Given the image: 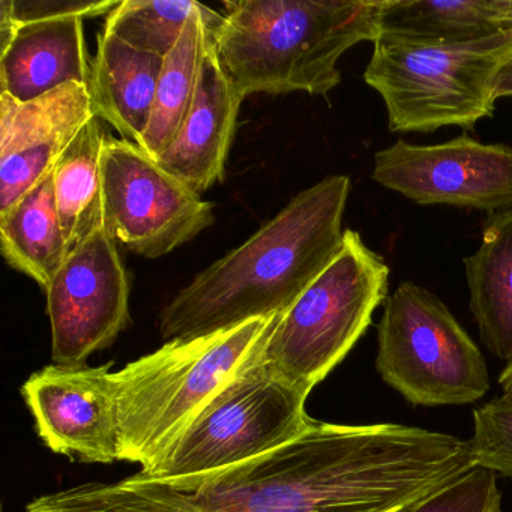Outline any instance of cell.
I'll return each mask as SVG.
<instances>
[{"label":"cell","instance_id":"cell-5","mask_svg":"<svg viewBox=\"0 0 512 512\" xmlns=\"http://www.w3.org/2000/svg\"><path fill=\"white\" fill-rule=\"evenodd\" d=\"M511 59L512 29L454 43L380 32L364 82L382 98L392 133L470 128L493 116L497 76Z\"/></svg>","mask_w":512,"mask_h":512},{"label":"cell","instance_id":"cell-24","mask_svg":"<svg viewBox=\"0 0 512 512\" xmlns=\"http://www.w3.org/2000/svg\"><path fill=\"white\" fill-rule=\"evenodd\" d=\"M403 512H502L497 475L475 466Z\"/></svg>","mask_w":512,"mask_h":512},{"label":"cell","instance_id":"cell-17","mask_svg":"<svg viewBox=\"0 0 512 512\" xmlns=\"http://www.w3.org/2000/svg\"><path fill=\"white\" fill-rule=\"evenodd\" d=\"M469 305L482 343L512 364V208L491 214L481 245L464 257Z\"/></svg>","mask_w":512,"mask_h":512},{"label":"cell","instance_id":"cell-1","mask_svg":"<svg viewBox=\"0 0 512 512\" xmlns=\"http://www.w3.org/2000/svg\"><path fill=\"white\" fill-rule=\"evenodd\" d=\"M473 467L469 440L451 434L314 419L292 442L218 472L89 482L28 512H403Z\"/></svg>","mask_w":512,"mask_h":512},{"label":"cell","instance_id":"cell-23","mask_svg":"<svg viewBox=\"0 0 512 512\" xmlns=\"http://www.w3.org/2000/svg\"><path fill=\"white\" fill-rule=\"evenodd\" d=\"M469 445L475 466L512 478V397L500 395L473 412Z\"/></svg>","mask_w":512,"mask_h":512},{"label":"cell","instance_id":"cell-19","mask_svg":"<svg viewBox=\"0 0 512 512\" xmlns=\"http://www.w3.org/2000/svg\"><path fill=\"white\" fill-rule=\"evenodd\" d=\"M0 248L11 268L44 290L58 274L68 250L56 209L53 172L0 214Z\"/></svg>","mask_w":512,"mask_h":512},{"label":"cell","instance_id":"cell-26","mask_svg":"<svg viewBox=\"0 0 512 512\" xmlns=\"http://www.w3.org/2000/svg\"><path fill=\"white\" fill-rule=\"evenodd\" d=\"M494 94L497 100L500 98H512V59L500 70L497 76Z\"/></svg>","mask_w":512,"mask_h":512},{"label":"cell","instance_id":"cell-10","mask_svg":"<svg viewBox=\"0 0 512 512\" xmlns=\"http://www.w3.org/2000/svg\"><path fill=\"white\" fill-rule=\"evenodd\" d=\"M371 178L422 206L496 214L512 208V148L467 134L436 145L400 139L374 155Z\"/></svg>","mask_w":512,"mask_h":512},{"label":"cell","instance_id":"cell-18","mask_svg":"<svg viewBox=\"0 0 512 512\" xmlns=\"http://www.w3.org/2000/svg\"><path fill=\"white\" fill-rule=\"evenodd\" d=\"M223 20V14L203 7L188 20L181 40L164 58L151 122L139 145L154 160L167 151L187 121L212 34Z\"/></svg>","mask_w":512,"mask_h":512},{"label":"cell","instance_id":"cell-6","mask_svg":"<svg viewBox=\"0 0 512 512\" xmlns=\"http://www.w3.org/2000/svg\"><path fill=\"white\" fill-rule=\"evenodd\" d=\"M391 269L355 230L257 346L269 370L313 391L346 358L388 298Z\"/></svg>","mask_w":512,"mask_h":512},{"label":"cell","instance_id":"cell-25","mask_svg":"<svg viewBox=\"0 0 512 512\" xmlns=\"http://www.w3.org/2000/svg\"><path fill=\"white\" fill-rule=\"evenodd\" d=\"M122 0H0V13L7 14L14 23L44 22L58 19H94L109 16Z\"/></svg>","mask_w":512,"mask_h":512},{"label":"cell","instance_id":"cell-13","mask_svg":"<svg viewBox=\"0 0 512 512\" xmlns=\"http://www.w3.org/2000/svg\"><path fill=\"white\" fill-rule=\"evenodd\" d=\"M95 118L88 86H62L29 103L0 94V214L55 170Z\"/></svg>","mask_w":512,"mask_h":512},{"label":"cell","instance_id":"cell-20","mask_svg":"<svg viewBox=\"0 0 512 512\" xmlns=\"http://www.w3.org/2000/svg\"><path fill=\"white\" fill-rule=\"evenodd\" d=\"M512 29V0H383L380 32L433 41H476Z\"/></svg>","mask_w":512,"mask_h":512},{"label":"cell","instance_id":"cell-7","mask_svg":"<svg viewBox=\"0 0 512 512\" xmlns=\"http://www.w3.org/2000/svg\"><path fill=\"white\" fill-rule=\"evenodd\" d=\"M256 350L157 466L140 476L178 481L218 472L292 442L313 424L305 410L310 392L269 370Z\"/></svg>","mask_w":512,"mask_h":512},{"label":"cell","instance_id":"cell-22","mask_svg":"<svg viewBox=\"0 0 512 512\" xmlns=\"http://www.w3.org/2000/svg\"><path fill=\"white\" fill-rule=\"evenodd\" d=\"M203 7L196 0H122L107 16L104 31L164 59L181 40L188 20Z\"/></svg>","mask_w":512,"mask_h":512},{"label":"cell","instance_id":"cell-12","mask_svg":"<svg viewBox=\"0 0 512 512\" xmlns=\"http://www.w3.org/2000/svg\"><path fill=\"white\" fill-rule=\"evenodd\" d=\"M113 362L101 367L49 365L22 394L47 448L85 463L119 461V407Z\"/></svg>","mask_w":512,"mask_h":512},{"label":"cell","instance_id":"cell-15","mask_svg":"<svg viewBox=\"0 0 512 512\" xmlns=\"http://www.w3.org/2000/svg\"><path fill=\"white\" fill-rule=\"evenodd\" d=\"M83 19L44 20L17 25L2 47L0 94L29 103L62 86L89 88L92 61Z\"/></svg>","mask_w":512,"mask_h":512},{"label":"cell","instance_id":"cell-4","mask_svg":"<svg viewBox=\"0 0 512 512\" xmlns=\"http://www.w3.org/2000/svg\"><path fill=\"white\" fill-rule=\"evenodd\" d=\"M280 316L193 340L167 341L116 371L119 460L154 469L203 407L236 376Z\"/></svg>","mask_w":512,"mask_h":512},{"label":"cell","instance_id":"cell-27","mask_svg":"<svg viewBox=\"0 0 512 512\" xmlns=\"http://www.w3.org/2000/svg\"><path fill=\"white\" fill-rule=\"evenodd\" d=\"M500 386H502L503 395L512 397V364H508L499 377Z\"/></svg>","mask_w":512,"mask_h":512},{"label":"cell","instance_id":"cell-8","mask_svg":"<svg viewBox=\"0 0 512 512\" xmlns=\"http://www.w3.org/2000/svg\"><path fill=\"white\" fill-rule=\"evenodd\" d=\"M376 370L413 406L476 403L490 389L475 341L430 290L403 281L383 302Z\"/></svg>","mask_w":512,"mask_h":512},{"label":"cell","instance_id":"cell-21","mask_svg":"<svg viewBox=\"0 0 512 512\" xmlns=\"http://www.w3.org/2000/svg\"><path fill=\"white\" fill-rule=\"evenodd\" d=\"M100 121L95 116L82 128L53 170L56 209L68 254L104 227L101 155L107 136Z\"/></svg>","mask_w":512,"mask_h":512},{"label":"cell","instance_id":"cell-2","mask_svg":"<svg viewBox=\"0 0 512 512\" xmlns=\"http://www.w3.org/2000/svg\"><path fill=\"white\" fill-rule=\"evenodd\" d=\"M350 190L349 176L331 175L296 194L179 290L161 311L164 340H193L286 313L340 251Z\"/></svg>","mask_w":512,"mask_h":512},{"label":"cell","instance_id":"cell-3","mask_svg":"<svg viewBox=\"0 0 512 512\" xmlns=\"http://www.w3.org/2000/svg\"><path fill=\"white\" fill-rule=\"evenodd\" d=\"M224 7L212 43L242 97H325L341 83L344 53L379 37L383 0H239Z\"/></svg>","mask_w":512,"mask_h":512},{"label":"cell","instance_id":"cell-16","mask_svg":"<svg viewBox=\"0 0 512 512\" xmlns=\"http://www.w3.org/2000/svg\"><path fill=\"white\" fill-rule=\"evenodd\" d=\"M163 62L110 32L103 31L98 38L89 82L95 116L137 146L151 122Z\"/></svg>","mask_w":512,"mask_h":512},{"label":"cell","instance_id":"cell-11","mask_svg":"<svg viewBox=\"0 0 512 512\" xmlns=\"http://www.w3.org/2000/svg\"><path fill=\"white\" fill-rule=\"evenodd\" d=\"M130 278L115 238L101 227L68 254L46 292L56 365L82 367L130 325Z\"/></svg>","mask_w":512,"mask_h":512},{"label":"cell","instance_id":"cell-14","mask_svg":"<svg viewBox=\"0 0 512 512\" xmlns=\"http://www.w3.org/2000/svg\"><path fill=\"white\" fill-rule=\"evenodd\" d=\"M244 100L224 70L211 38L187 121L155 161L197 194L223 181Z\"/></svg>","mask_w":512,"mask_h":512},{"label":"cell","instance_id":"cell-9","mask_svg":"<svg viewBox=\"0 0 512 512\" xmlns=\"http://www.w3.org/2000/svg\"><path fill=\"white\" fill-rule=\"evenodd\" d=\"M104 227L134 254L167 256L215 223L214 209L136 143L106 137Z\"/></svg>","mask_w":512,"mask_h":512}]
</instances>
